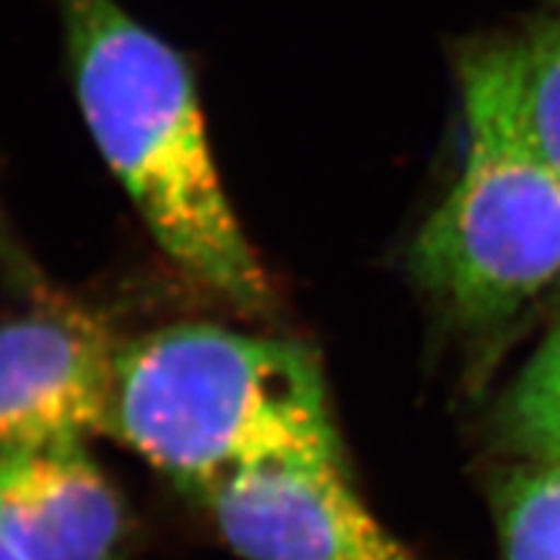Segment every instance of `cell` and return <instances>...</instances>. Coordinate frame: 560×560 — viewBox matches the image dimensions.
Instances as JSON below:
<instances>
[{"instance_id": "3", "label": "cell", "mask_w": 560, "mask_h": 560, "mask_svg": "<svg viewBox=\"0 0 560 560\" xmlns=\"http://www.w3.org/2000/svg\"><path fill=\"white\" fill-rule=\"evenodd\" d=\"M465 125L462 170L420 226L410 270L454 322L488 327L560 278V179L503 130Z\"/></svg>"}, {"instance_id": "7", "label": "cell", "mask_w": 560, "mask_h": 560, "mask_svg": "<svg viewBox=\"0 0 560 560\" xmlns=\"http://www.w3.org/2000/svg\"><path fill=\"white\" fill-rule=\"evenodd\" d=\"M454 70L465 120L503 130L560 179V21L462 42Z\"/></svg>"}, {"instance_id": "2", "label": "cell", "mask_w": 560, "mask_h": 560, "mask_svg": "<svg viewBox=\"0 0 560 560\" xmlns=\"http://www.w3.org/2000/svg\"><path fill=\"white\" fill-rule=\"evenodd\" d=\"M107 431L190 493L262 462L340 454L312 350L215 325L166 327L115 353Z\"/></svg>"}, {"instance_id": "1", "label": "cell", "mask_w": 560, "mask_h": 560, "mask_svg": "<svg viewBox=\"0 0 560 560\" xmlns=\"http://www.w3.org/2000/svg\"><path fill=\"white\" fill-rule=\"evenodd\" d=\"M60 16L83 120L153 240L208 291L268 310L272 285L223 190L187 60L117 0H60Z\"/></svg>"}, {"instance_id": "11", "label": "cell", "mask_w": 560, "mask_h": 560, "mask_svg": "<svg viewBox=\"0 0 560 560\" xmlns=\"http://www.w3.org/2000/svg\"><path fill=\"white\" fill-rule=\"evenodd\" d=\"M542 5H545V13H548V16L560 21V0H542Z\"/></svg>"}, {"instance_id": "4", "label": "cell", "mask_w": 560, "mask_h": 560, "mask_svg": "<svg viewBox=\"0 0 560 560\" xmlns=\"http://www.w3.org/2000/svg\"><path fill=\"white\" fill-rule=\"evenodd\" d=\"M192 495L244 560H416L350 486L342 454L262 462Z\"/></svg>"}, {"instance_id": "6", "label": "cell", "mask_w": 560, "mask_h": 560, "mask_svg": "<svg viewBox=\"0 0 560 560\" xmlns=\"http://www.w3.org/2000/svg\"><path fill=\"white\" fill-rule=\"evenodd\" d=\"M0 532L21 560H120L128 514L83 439L0 452Z\"/></svg>"}, {"instance_id": "5", "label": "cell", "mask_w": 560, "mask_h": 560, "mask_svg": "<svg viewBox=\"0 0 560 560\" xmlns=\"http://www.w3.org/2000/svg\"><path fill=\"white\" fill-rule=\"evenodd\" d=\"M115 353L86 322L30 314L0 325V452L109 429Z\"/></svg>"}, {"instance_id": "8", "label": "cell", "mask_w": 560, "mask_h": 560, "mask_svg": "<svg viewBox=\"0 0 560 560\" xmlns=\"http://www.w3.org/2000/svg\"><path fill=\"white\" fill-rule=\"evenodd\" d=\"M501 431L537 465H560V325L545 335L506 389Z\"/></svg>"}, {"instance_id": "9", "label": "cell", "mask_w": 560, "mask_h": 560, "mask_svg": "<svg viewBox=\"0 0 560 560\" xmlns=\"http://www.w3.org/2000/svg\"><path fill=\"white\" fill-rule=\"evenodd\" d=\"M506 560H560V465L516 475L501 493Z\"/></svg>"}, {"instance_id": "10", "label": "cell", "mask_w": 560, "mask_h": 560, "mask_svg": "<svg viewBox=\"0 0 560 560\" xmlns=\"http://www.w3.org/2000/svg\"><path fill=\"white\" fill-rule=\"evenodd\" d=\"M0 560H21V556L13 550V545L5 540V535L0 532Z\"/></svg>"}]
</instances>
